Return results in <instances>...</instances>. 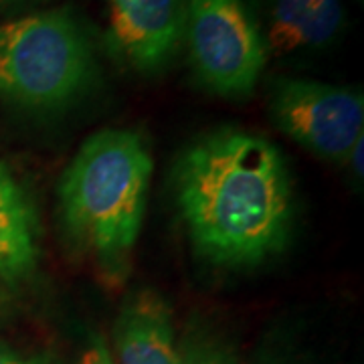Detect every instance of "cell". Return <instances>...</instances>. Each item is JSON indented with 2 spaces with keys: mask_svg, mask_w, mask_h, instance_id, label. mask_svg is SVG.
<instances>
[{
  "mask_svg": "<svg viewBox=\"0 0 364 364\" xmlns=\"http://www.w3.org/2000/svg\"><path fill=\"white\" fill-rule=\"evenodd\" d=\"M176 196L195 247L213 263L253 265L286 243L289 181L267 140L225 130L195 144L178 164Z\"/></svg>",
  "mask_w": 364,
  "mask_h": 364,
  "instance_id": "obj_1",
  "label": "cell"
},
{
  "mask_svg": "<svg viewBox=\"0 0 364 364\" xmlns=\"http://www.w3.org/2000/svg\"><path fill=\"white\" fill-rule=\"evenodd\" d=\"M150 176L152 158L136 132L93 134L59 186L67 231L100 259H122L140 235Z\"/></svg>",
  "mask_w": 364,
  "mask_h": 364,
  "instance_id": "obj_2",
  "label": "cell"
},
{
  "mask_svg": "<svg viewBox=\"0 0 364 364\" xmlns=\"http://www.w3.org/2000/svg\"><path fill=\"white\" fill-rule=\"evenodd\" d=\"M95 55L79 18L67 9L0 26V95L31 109L71 104L90 87Z\"/></svg>",
  "mask_w": 364,
  "mask_h": 364,
  "instance_id": "obj_3",
  "label": "cell"
},
{
  "mask_svg": "<svg viewBox=\"0 0 364 364\" xmlns=\"http://www.w3.org/2000/svg\"><path fill=\"white\" fill-rule=\"evenodd\" d=\"M184 41L196 79L223 97L249 95L269 57L243 0H186Z\"/></svg>",
  "mask_w": 364,
  "mask_h": 364,
  "instance_id": "obj_4",
  "label": "cell"
},
{
  "mask_svg": "<svg viewBox=\"0 0 364 364\" xmlns=\"http://www.w3.org/2000/svg\"><path fill=\"white\" fill-rule=\"evenodd\" d=\"M273 122L316 156L346 164L364 136L360 91L310 79L277 77L269 85Z\"/></svg>",
  "mask_w": 364,
  "mask_h": 364,
  "instance_id": "obj_5",
  "label": "cell"
},
{
  "mask_svg": "<svg viewBox=\"0 0 364 364\" xmlns=\"http://www.w3.org/2000/svg\"><path fill=\"white\" fill-rule=\"evenodd\" d=\"M109 37L119 55L142 73L162 71L181 51L186 0H105Z\"/></svg>",
  "mask_w": 364,
  "mask_h": 364,
  "instance_id": "obj_6",
  "label": "cell"
},
{
  "mask_svg": "<svg viewBox=\"0 0 364 364\" xmlns=\"http://www.w3.org/2000/svg\"><path fill=\"white\" fill-rule=\"evenodd\" d=\"M344 21L342 0H267L263 35L267 55L324 49L338 39Z\"/></svg>",
  "mask_w": 364,
  "mask_h": 364,
  "instance_id": "obj_7",
  "label": "cell"
},
{
  "mask_svg": "<svg viewBox=\"0 0 364 364\" xmlns=\"http://www.w3.org/2000/svg\"><path fill=\"white\" fill-rule=\"evenodd\" d=\"M117 364H184L168 306L154 291H140L116 322Z\"/></svg>",
  "mask_w": 364,
  "mask_h": 364,
  "instance_id": "obj_8",
  "label": "cell"
},
{
  "mask_svg": "<svg viewBox=\"0 0 364 364\" xmlns=\"http://www.w3.org/2000/svg\"><path fill=\"white\" fill-rule=\"evenodd\" d=\"M37 261V221L13 174L0 164V275L18 279Z\"/></svg>",
  "mask_w": 364,
  "mask_h": 364,
  "instance_id": "obj_9",
  "label": "cell"
},
{
  "mask_svg": "<svg viewBox=\"0 0 364 364\" xmlns=\"http://www.w3.org/2000/svg\"><path fill=\"white\" fill-rule=\"evenodd\" d=\"M184 364H237L233 356H229L223 348L210 346V344H203L196 348H188L186 354H182Z\"/></svg>",
  "mask_w": 364,
  "mask_h": 364,
  "instance_id": "obj_10",
  "label": "cell"
},
{
  "mask_svg": "<svg viewBox=\"0 0 364 364\" xmlns=\"http://www.w3.org/2000/svg\"><path fill=\"white\" fill-rule=\"evenodd\" d=\"M77 364H114L112 363V356L109 350L105 348V344L102 340H93L87 350L81 354Z\"/></svg>",
  "mask_w": 364,
  "mask_h": 364,
  "instance_id": "obj_11",
  "label": "cell"
},
{
  "mask_svg": "<svg viewBox=\"0 0 364 364\" xmlns=\"http://www.w3.org/2000/svg\"><path fill=\"white\" fill-rule=\"evenodd\" d=\"M0 364H41L33 358H25L23 354H18L13 348L0 344Z\"/></svg>",
  "mask_w": 364,
  "mask_h": 364,
  "instance_id": "obj_12",
  "label": "cell"
},
{
  "mask_svg": "<svg viewBox=\"0 0 364 364\" xmlns=\"http://www.w3.org/2000/svg\"><path fill=\"white\" fill-rule=\"evenodd\" d=\"M363 138L354 144V148H352L350 154H348V158H346V162H350L352 172H354V176H356L358 181L363 178Z\"/></svg>",
  "mask_w": 364,
  "mask_h": 364,
  "instance_id": "obj_13",
  "label": "cell"
},
{
  "mask_svg": "<svg viewBox=\"0 0 364 364\" xmlns=\"http://www.w3.org/2000/svg\"><path fill=\"white\" fill-rule=\"evenodd\" d=\"M263 364H289V363H263Z\"/></svg>",
  "mask_w": 364,
  "mask_h": 364,
  "instance_id": "obj_14",
  "label": "cell"
},
{
  "mask_svg": "<svg viewBox=\"0 0 364 364\" xmlns=\"http://www.w3.org/2000/svg\"><path fill=\"white\" fill-rule=\"evenodd\" d=\"M2 2H11V0H2Z\"/></svg>",
  "mask_w": 364,
  "mask_h": 364,
  "instance_id": "obj_15",
  "label": "cell"
}]
</instances>
